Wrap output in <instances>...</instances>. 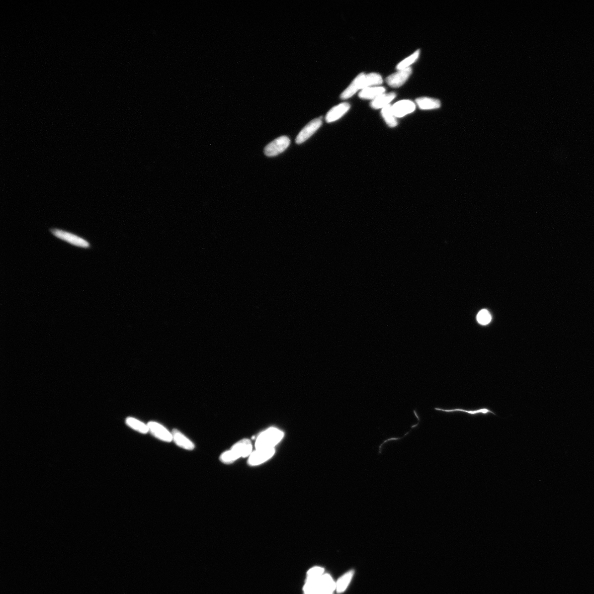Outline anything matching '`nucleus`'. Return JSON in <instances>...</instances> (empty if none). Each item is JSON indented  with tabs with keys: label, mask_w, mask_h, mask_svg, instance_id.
Segmentation results:
<instances>
[{
	"label": "nucleus",
	"mask_w": 594,
	"mask_h": 594,
	"mask_svg": "<svg viewBox=\"0 0 594 594\" xmlns=\"http://www.w3.org/2000/svg\"><path fill=\"white\" fill-rule=\"evenodd\" d=\"M304 594H329L336 591V582L329 574L325 573L318 579L305 581L303 588Z\"/></svg>",
	"instance_id": "f257e3e1"
},
{
	"label": "nucleus",
	"mask_w": 594,
	"mask_h": 594,
	"mask_svg": "<svg viewBox=\"0 0 594 594\" xmlns=\"http://www.w3.org/2000/svg\"><path fill=\"white\" fill-rule=\"evenodd\" d=\"M252 451V445L251 441L248 439H243L235 444L230 450L222 454L220 459L224 463L231 464L240 458L250 456Z\"/></svg>",
	"instance_id": "f03ea898"
},
{
	"label": "nucleus",
	"mask_w": 594,
	"mask_h": 594,
	"mask_svg": "<svg viewBox=\"0 0 594 594\" xmlns=\"http://www.w3.org/2000/svg\"><path fill=\"white\" fill-rule=\"evenodd\" d=\"M283 437V432L276 428H270L269 429L262 432L258 436L255 442L256 449L274 448L277 443L280 442Z\"/></svg>",
	"instance_id": "7ed1b4c3"
},
{
	"label": "nucleus",
	"mask_w": 594,
	"mask_h": 594,
	"mask_svg": "<svg viewBox=\"0 0 594 594\" xmlns=\"http://www.w3.org/2000/svg\"><path fill=\"white\" fill-rule=\"evenodd\" d=\"M51 233L58 239L65 241L68 244L84 249H89L91 247L90 243L80 236L71 233L64 230L58 229L50 230Z\"/></svg>",
	"instance_id": "20e7f679"
},
{
	"label": "nucleus",
	"mask_w": 594,
	"mask_h": 594,
	"mask_svg": "<svg viewBox=\"0 0 594 594\" xmlns=\"http://www.w3.org/2000/svg\"><path fill=\"white\" fill-rule=\"evenodd\" d=\"M291 141L287 136H281L275 139L266 146L264 149L267 157H273L285 152L290 146Z\"/></svg>",
	"instance_id": "39448f33"
},
{
	"label": "nucleus",
	"mask_w": 594,
	"mask_h": 594,
	"mask_svg": "<svg viewBox=\"0 0 594 594\" xmlns=\"http://www.w3.org/2000/svg\"><path fill=\"white\" fill-rule=\"evenodd\" d=\"M275 453L274 448L256 449L252 453L248 463L251 466H258L268 461Z\"/></svg>",
	"instance_id": "423d86ee"
},
{
	"label": "nucleus",
	"mask_w": 594,
	"mask_h": 594,
	"mask_svg": "<svg viewBox=\"0 0 594 594\" xmlns=\"http://www.w3.org/2000/svg\"><path fill=\"white\" fill-rule=\"evenodd\" d=\"M322 119V117L316 118L308 123L298 134L296 139V143L297 144H301L308 140L309 138H311L317 131L318 129L322 126L323 124Z\"/></svg>",
	"instance_id": "0eeeda50"
},
{
	"label": "nucleus",
	"mask_w": 594,
	"mask_h": 594,
	"mask_svg": "<svg viewBox=\"0 0 594 594\" xmlns=\"http://www.w3.org/2000/svg\"><path fill=\"white\" fill-rule=\"evenodd\" d=\"M149 431L152 433V434L159 439V440L170 442L173 440L172 432H170L167 428L160 424L155 422H151L148 424Z\"/></svg>",
	"instance_id": "6e6552de"
},
{
	"label": "nucleus",
	"mask_w": 594,
	"mask_h": 594,
	"mask_svg": "<svg viewBox=\"0 0 594 594\" xmlns=\"http://www.w3.org/2000/svg\"><path fill=\"white\" fill-rule=\"evenodd\" d=\"M412 73L411 67L400 70L387 77L386 82L392 87H399L405 84Z\"/></svg>",
	"instance_id": "1a4fd4ad"
},
{
	"label": "nucleus",
	"mask_w": 594,
	"mask_h": 594,
	"mask_svg": "<svg viewBox=\"0 0 594 594\" xmlns=\"http://www.w3.org/2000/svg\"><path fill=\"white\" fill-rule=\"evenodd\" d=\"M416 104L414 102L409 100H401L397 102L392 106V111L396 117H403L409 114L416 110Z\"/></svg>",
	"instance_id": "9d476101"
},
{
	"label": "nucleus",
	"mask_w": 594,
	"mask_h": 594,
	"mask_svg": "<svg viewBox=\"0 0 594 594\" xmlns=\"http://www.w3.org/2000/svg\"><path fill=\"white\" fill-rule=\"evenodd\" d=\"M358 76L359 77L360 90H363L369 87L380 85L383 82V78L378 74L371 73L366 75L364 73H361Z\"/></svg>",
	"instance_id": "9b49d317"
},
{
	"label": "nucleus",
	"mask_w": 594,
	"mask_h": 594,
	"mask_svg": "<svg viewBox=\"0 0 594 594\" xmlns=\"http://www.w3.org/2000/svg\"><path fill=\"white\" fill-rule=\"evenodd\" d=\"M350 107V105L347 102L341 103V104L334 107L327 113V122L332 123L338 120L348 111Z\"/></svg>",
	"instance_id": "f8f14e48"
},
{
	"label": "nucleus",
	"mask_w": 594,
	"mask_h": 594,
	"mask_svg": "<svg viewBox=\"0 0 594 594\" xmlns=\"http://www.w3.org/2000/svg\"><path fill=\"white\" fill-rule=\"evenodd\" d=\"M172 434L173 441L178 446L186 450H193L195 448L194 444L177 429H173Z\"/></svg>",
	"instance_id": "ddd939ff"
},
{
	"label": "nucleus",
	"mask_w": 594,
	"mask_h": 594,
	"mask_svg": "<svg viewBox=\"0 0 594 594\" xmlns=\"http://www.w3.org/2000/svg\"><path fill=\"white\" fill-rule=\"evenodd\" d=\"M386 89L383 86H371L361 90L359 97L363 99L374 100L376 97L385 94Z\"/></svg>",
	"instance_id": "4468645a"
},
{
	"label": "nucleus",
	"mask_w": 594,
	"mask_h": 594,
	"mask_svg": "<svg viewBox=\"0 0 594 594\" xmlns=\"http://www.w3.org/2000/svg\"><path fill=\"white\" fill-rule=\"evenodd\" d=\"M396 94L394 92L388 93V94H383L380 96L376 97L370 103V106L374 109H379V108H383L385 106L390 105V103L396 97Z\"/></svg>",
	"instance_id": "2eb2a0df"
},
{
	"label": "nucleus",
	"mask_w": 594,
	"mask_h": 594,
	"mask_svg": "<svg viewBox=\"0 0 594 594\" xmlns=\"http://www.w3.org/2000/svg\"><path fill=\"white\" fill-rule=\"evenodd\" d=\"M353 575L354 571H350L340 577L337 582H336V592L339 594L344 592L352 581Z\"/></svg>",
	"instance_id": "dca6fc26"
},
{
	"label": "nucleus",
	"mask_w": 594,
	"mask_h": 594,
	"mask_svg": "<svg viewBox=\"0 0 594 594\" xmlns=\"http://www.w3.org/2000/svg\"><path fill=\"white\" fill-rule=\"evenodd\" d=\"M418 106L422 110H431L436 109L440 107L441 102L440 101L435 99H432L429 97H420L416 100Z\"/></svg>",
	"instance_id": "f3484780"
},
{
	"label": "nucleus",
	"mask_w": 594,
	"mask_h": 594,
	"mask_svg": "<svg viewBox=\"0 0 594 594\" xmlns=\"http://www.w3.org/2000/svg\"><path fill=\"white\" fill-rule=\"evenodd\" d=\"M435 410L436 411H442V412H447V413H453V412H463V413H467V414H468V415H470L471 416H475V415H487L489 414H493L494 415L496 416L495 413L493 411H492V410H490L489 409H487V408H482V409L474 410H464V409H452V410H444V409H438V408H436V409H435Z\"/></svg>",
	"instance_id": "a211bd4d"
},
{
	"label": "nucleus",
	"mask_w": 594,
	"mask_h": 594,
	"mask_svg": "<svg viewBox=\"0 0 594 594\" xmlns=\"http://www.w3.org/2000/svg\"><path fill=\"white\" fill-rule=\"evenodd\" d=\"M126 423L127 425L133 428V430L143 433V434H146V433H147L149 431L148 424H145L135 419V418L132 417L127 418Z\"/></svg>",
	"instance_id": "6ab92c4d"
},
{
	"label": "nucleus",
	"mask_w": 594,
	"mask_h": 594,
	"mask_svg": "<svg viewBox=\"0 0 594 594\" xmlns=\"http://www.w3.org/2000/svg\"><path fill=\"white\" fill-rule=\"evenodd\" d=\"M381 115L389 127H395L397 125L398 122L390 104L382 108Z\"/></svg>",
	"instance_id": "aec40b11"
},
{
	"label": "nucleus",
	"mask_w": 594,
	"mask_h": 594,
	"mask_svg": "<svg viewBox=\"0 0 594 594\" xmlns=\"http://www.w3.org/2000/svg\"><path fill=\"white\" fill-rule=\"evenodd\" d=\"M420 55V50H417L416 52L413 53L410 56L408 57L407 58L401 61V63L397 65V70L400 71L409 68V67H410V66L413 63H415L418 59L419 58Z\"/></svg>",
	"instance_id": "412c9836"
},
{
	"label": "nucleus",
	"mask_w": 594,
	"mask_h": 594,
	"mask_svg": "<svg viewBox=\"0 0 594 594\" xmlns=\"http://www.w3.org/2000/svg\"><path fill=\"white\" fill-rule=\"evenodd\" d=\"M325 574L324 568L320 566H315L310 568L307 571L306 581H312L318 579Z\"/></svg>",
	"instance_id": "4be33fe9"
},
{
	"label": "nucleus",
	"mask_w": 594,
	"mask_h": 594,
	"mask_svg": "<svg viewBox=\"0 0 594 594\" xmlns=\"http://www.w3.org/2000/svg\"><path fill=\"white\" fill-rule=\"evenodd\" d=\"M478 322L482 325H487L492 321V316L486 309H483L477 315Z\"/></svg>",
	"instance_id": "5701e85b"
},
{
	"label": "nucleus",
	"mask_w": 594,
	"mask_h": 594,
	"mask_svg": "<svg viewBox=\"0 0 594 594\" xmlns=\"http://www.w3.org/2000/svg\"></svg>",
	"instance_id": "b1692460"
}]
</instances>
